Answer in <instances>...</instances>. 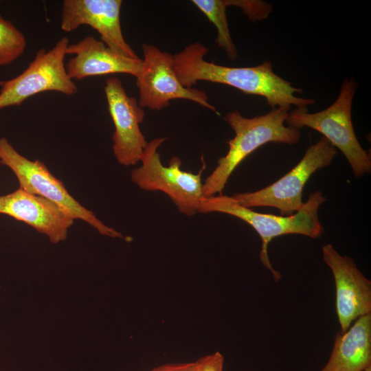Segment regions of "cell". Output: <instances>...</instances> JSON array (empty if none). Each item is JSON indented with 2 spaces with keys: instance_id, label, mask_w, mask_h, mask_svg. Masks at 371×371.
Wrapping results in <instances>:
<instances>
[{
  "instance_id": "2e32d148",
  "label": "cell",
  "mask_w": 371,
  "mask_h": 371,
  "mask_svg": "<svg viewBox=\"0 0 371 371\" xmlns=\"http://www.w3.org/2000/svg\"><path fill=\"white\" fill-rule=\"evenodd\" d=\"M194 3L212 22L217 30L216 43L222 48L227 58L234 60L238 58V51L229 32L226 9L227 0H193Z\"/></svg>"
},
{
  "instance_id": "52a82bcc",
  "label": "cell",
  "mask_w": 371,
  "mask_h": 371,
  "mask_svg": "<svg viewBox=\"0 0 371 371\" xmlns=\"http://www.w3.org/2000/svg\"><path fill=\"white\" fill-rule=\"evenodd\" d=\"M337 155L336 148L322 137L308 146L298 164L272 184L255 192L236 193L232 196L240 205L252 208L270 207L279 210L281 216H291L303 205L304 187L317 170L328 166Z\"/></svg>"
},
{
  "instance_id": "30bf717a",
  "label": "cell",
  "mask_w": 371,
  "mask_h": 371,
  "mask_svg": "<svg viewBox=\"0 0 371 371\" xmlns=\"http://www.w3.org/2000/svg\"><path fill=\"white\" fill-rule=\"evenodd\" d=\"M104 89L115 128L112 136L113 155L121 165H136L148 143L139 128L144 111L135 98L128 95L119 78H108Z\"/></svg>"
},
{
  "instance_id": "5b68a950",
  "label": "cell",
  "mask_w": 371,
  "mask_h": 371,
  "mask_svg": "<svg viewBox=\"0 0 371 371\" xmlns=\"http://www.w3.org/2000/svg\"><path fill=\"white\" fill-rule=\"evenodd\" d=\"M166 139L159 137L147 143L142 165L131 172V181L144 190L165 193L179 212L193 216L198 213L203 197L201 176L206 167L205 161L201 158L203 166L197 174L181 170L182 162L178 157H172L169 166L163 165L158 149Z\"/></svg>"
},
{
  "instance_id": "5bb4252c",
  "label": "cell",
  "mask_w": 371,
  "mask_h": 371,
  "mask_svg": "<svg viewBox=\"0 0 371 371\" xmlns=\"http://www.w3.org/2000/svg\"><path fill=\"white\" fill-rule=\"evenodd\" d=\"M67 54L74 55L66 65L68 76L73 80L113 74L137 77L142 64V58L118 54L92 36H85L75 44H69Z\"/></svg>"
},
{
  "instance_id": "d6986e66",
  "label": "cell",
  "mask_w": 371,
  "mask_h": 371,
  "mask_svg": "<svg viewBox=\"0 0 371 371\" xmlns=\"http://www.w3.org/2000/svg\"><path fill=\"white\" fill-rule=\"evenodd\" d=\"M223 363L224 357L217 351L196 361V371H223Z\"/></svg>"
},
{
  "instance_id": "e0dca14e",
  "label": "cell",
  "mask_w": 371,
  "mask_h": 371,
  "mask_svg": "<svg viewBox=\"0 0 371 371\" xmlns=\"http://www.w3.org/2000/svg\"><path fill=\"white\" fill-rule=\"evenodd\" d=\"M25 47L26 39L23 33L11 21L0 15V66L16 60Z\"/></svg>"
},
{
  "instance_id": "9c48e42d",
  "label": "cell",
  "mask_w": 371,
  "mask_h": 371,
  "mask_svg": "<svg viewBox=\"0 0 371 371\" xmlns=\"http://www.w3.org/2000/svg\"><path fill=\"white\" fill-rule=\"evenodd\" d=\"M144 58L136 78L139 105L151 110H161L174 99L192 100L218 114L208 102L207 95L196 88H186L179 82L173 68V56L156 46L143 43Z\"/></svg>"
},
{
  "instance_id": "3957f363",
  "label": "cell",
  "mask_w": 371,
  "mask_h": 371,
  "mask_svg": "<svg viewBox=\"0 0 371 371\" xmlns=\"http://www.w3.org/2000/svg\"><path fill=\"white\" fill-rule=\"evenodd\" d=\"M326 201L322 192L317 190L309 195L307 201L297 212L291 216H283L255 212L238 204L232 196L221 194L203 197L198 212L227 214L251 225L262 240L260 260L278 282L281 279V274L273 267L270 262L268 254L269 244L273 238L286 234H300L312 238L322 236L324 229L319 219L318 210L321 204Z\"/></svg>"
},
{
  "instance_id": "4fadbf2b",
  "label": "cell",
  "mask_w": 371,
  "mask_h": 371,
  "mask_svg": "<svg viewBox=\"0 0 371 371\" xmlns=\"http://www.w3.org/2000/svg\"><path fill=\"white\" fill-rule=\"evenodd\" d=\"M0 214L31 226L52 243L65 240L74 219L50 201L21 188L0 196Z\"/></svg>"
},
{
  "instance_id": "ffe728a7",
  "label": "cell",
  "mask_w": 371,
  "mask_h": 371,
  "mask_svg": "<svg viewBox=\"0 0 371 371\" xmlns=\"http://www.w3.org/2000/svg\"><path fill=\"white\" fill-rule=\"evenodd\" d=\"M150 371H196V361L163 364Z\"/></svg>"
},
{
  "instance_id": "7a4b0ae2",
  "label": "cell",
  "mask_w": 371,
  "mask_h": 371,
  "mask_svg": "<svg viewBox=\"0 0 371 371\" xmlns=\"http://www.w3.org/2000/svg\"><path fill=\"white\" fill-rule=\"evenodd\" d=\"M289 111L277 107L262 115L243 117L238 111L229 112L224 120L235 133L227 142L229 149L220 157L217 166L203 185V197L222 194L228 179L238 166L251 153L264 144H294L300 138L298 128L284 126Z\"/></svg>"
},
{
  "instance_id": "ac0fdd59",
  "label": "cell",
  "mask_w": 371,
  "mask_h": 371,
  "mask_svg": "<svg viewBox=\"0 0 371 371\" xmlns=\"http://www.w3.org/2000/svg\"><path fill=\"white\" fill-rule=\"evenodd\" d=\"M229 6L239 7L251 21L266 19L272 11V5L260 0H227Z\"/></svg>"
},
{
  "instance_id": "ba28073f",
  "label": "cell",
  "mask_w": 371,
  "mask_h": 371,
  "mask_svg": "<svg viewBox=\"0 0 371 371\" xmlns=\"http://www.w3.org/2000/svg\"><path fill=\"white\" fill-rule=\"evenodd\" d=\"M69 43L67 37H63L51 49L38 50L21 74L3 81L0 90V109L21 105L27 98L45 91L75 94L77 87L68 76L65 64Z\"/></svg>"
},
{
  "instance_id": "9a60e30c",
  "label": "cell",
  "mask_w": 371,
  "mask_h": 371,
  "mask_svg": "<svg viewBox=\"0 0 371 371\" xmlns=\"http://www.w3.org/2000/svg\"><path fill=\"white\" fill-rule=\"evenodd\" d=\"M371 366V313L336 335L330 358L320 371H364Z\"/></svg>"
},
{
  "instance_id": "7c38bea8",
  "label": "cell",
  "mask_w": 371,
  "mask_h": 371,
  "mask_svg": "<svg viewBox=\"0 0 371 371\" xmlns=\"http://www.w3.org/2000/svg\"><path fill=\"white\" fill-rule=\"evenodd\" d=\"M121 0H65L62 4L60 28L70 32L89 25L101 41L115 52L139 58L125 41L120 23Z\"/></svg>"
},
{
  "instance_id": "6da1fadb",
  "label": "cell",
  "mask_w": 371,
  "mask_h": 371,
  "mask_svg": "<svg viewBox=\"0 0 371 371\" xmlns=\"http://www.w3.org/2000/svg\"><path fill=\"white\" fill-rule=\"evenodd\" d=\"M208 51L203 44L194 42L172 55L174 70L183 87L192 88L201 80L223 84L246 94L265 98L271 109L288 111L291 105L307 107L315 102L314 99L295 96L294 93H302V89L275 74L270 61L254 67H227L206 61L204 57Z\"/></svg>"
},
{
  "instance_id": "8fae6325",
  "label": "cell",
  "mask_w": 371,
  "mask_h": 371,
  "mask_svg": "<svg viewBox=\"0 0 371 371\" xmlns=\"http://www.w3.org/2000/svg\"><path fill=\"white\" fill-rule=\"evenodd\" d=\"M322 250L334 278L336 313L340 332L344 333L357 318L371 313V281L351 258L339 254L331 244Z\"/></svg>"
},
{
  "instance_id": "8992f818",
  "label": "cell",
  "mask_w": 371,
  "mask_h": 371,
  "mask_svg": "<svg viewBox=\"0 0 371 371\" xmlns=\"http://www.w3.org/2000/svg\"><path fill=\"white\" fill-rule=\"evenodd\" d=\"M0 164L9 168L17 178L19 188L55 203L74 220H82L100 234L124 238L115 229L106 225L94 213L82 206L39 160L32 161L21 155L5 137H0Z\"/></svg>"
},
{
  "instance_id": "44dd1931",
  "label": "cell",
  "mask_w": 371,
  "mask_h": 371,
  "mask_svg": "<svg viewBox=\"0 0 371 371\" xmlns=\"http://www.w3.org/2000/svg\"><path fill=\"white\" fill-rule=\"evenodd\" d=\"M3 81L0 80V86H1V85H3Z\"/></svg>"
},
{
  "instance_id": "277c9868",
  "label": "cell",
  "mask_w": 371,
  "mask_h": 371,
  "mask_svg": "<svg viewBox=\"0 0 371 371\" xmlns=\"http://www.w3.org/2000/svg\"><path fill=\"white\" fill-rule=\"evenodd\" d=\"M358 85L353 78H346L337 100L323 111L311 113L307 107L289 113L287 126L300 129L308 127L318 131L335 148L339 149L348 160L356 177L371 172L370 153L359 144L352 122V100Z\"/></svg>"
}]
</instances>
